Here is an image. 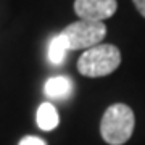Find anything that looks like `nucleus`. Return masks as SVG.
Masks as SVG:
<instances>
[{"label":"nucleus","instance_id":"nucleus-3","mask_svg":"<svg viewBox=\"0 0 145 145\" xmlns=\"http://www.w3.org/2000/svg\"><path fill=\"white\" fill-rule=\"evenodd\" d=\"M61 34L66 37L69 50H87L90 47L102 44L106 36V26L103 21L79 20L68 24Z\"/></svg>","mask_w":145,"mask_h":145},{"label":"nucleus","instance_id":"nucleus-5","mask_svg":"<svg viewBox=\"0 0 145 145\" xmlns=\"http://www.w3.org/2000/svg\"><path fill=\"white\" fill-rule=\"evenodd\" d=\"M44 92L48 99L65 100L72 93V81L66 76H53L45 82Z\"/></svg>","mask_w":145,"mask_h":145},{"label":"nucleus","instance_id":"nucleus-9","mask_svg":"<svg viewBox=\"0 0 145 145\" xmlns=\"http://www.w3.org/2000/svg\"><path fill=\"white\" fill-rule=\"evenodd\" d=\"M134 2L135 8H137V11H139L140 15L145 18V0H132Z\"/></svg>","mask_w":145,"mask_h":145},{"label":"nucleus","instance_id":"nucleus-6","mask_svg":"<svg viewBox=\"0 0 145 145\" xmlns=\"http://www.w3.org/2000/svg\"><path fill=\"white\" fill-rule=\"evenodd\" d=\"M58 123H60V116L57 108L50 102L42 103L37 110V126L42 131H53L58 126Z\"/></svg>","mask_w":145,"mask_h":145},{"label":"nucleus","instance_id":"nucleus-4","mask_svg":"<svg viewBox=\"0 0 145 145\" xmlns=\"http://www.w3.org/2000/svg\"><path fill=\"white\" fill-rule=\"evenodd\" d=\"M116 0H74V13L79 20L103 21L116 13Z\"/></svg>","mask_w":145,"mask_h":145},{"label":"nucleus","instance_id":"nucleus-1","mask_svg":"<svg viewBox=\"0 0 145 145\" xmlns=\"http://www.w3.org/2000/svg\"><path fill=\"white\" fill-rule=\"evenodd\" d=\"M134 126L135 118L131 106L124 103H114L105 110L100 123V134L106 144L123 145L131 139Z\"/></svg>","mask_w":145,"mask_h":145},{"label":"nucleus","instance_id":"nucleus-7","mask_svg":"<svg viewBox=\"0 0 145 145\" xmlns=\"http://www.w3.org/2000/svg\"><path fill=\"white\" fill-rule=\"evenodd\" d=\"M68 50H69V45H68L66 37L60 32L58 36H55L50 40V45H48V60H50V63L60 65Z\"/></svg>","mask_w":145,"mask_h":145},{"label":"nucleus","instance_id":"nucleus-8","mask_svg":"<svg viewBox=\"0 0 145 145\" xmlns=\"http://www.w3.org/2000/svg\"><path fill=\"white\" fill-rule=\"evenodd\" d=\"M20 145H47V142L36 135H26L20 140Z\"/></svg>","mask_w":145,"mask_h":145},{"label":"nucleus","instance_id":"nucleus-2","mask_svg":"<svg viewBox=\"0 0 145 145\" xmlns=\"http://www.w3.org/2000/svg\"><path fill=\"white\" fill-rule=\"evenodd\" d=\"M121 52L116 45L99 44L90 47L79 57L78 71L86 78H103L119 66Z\"/></svg>","mask_w":145,"mask_h":145}]
</instances>
